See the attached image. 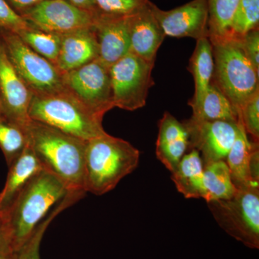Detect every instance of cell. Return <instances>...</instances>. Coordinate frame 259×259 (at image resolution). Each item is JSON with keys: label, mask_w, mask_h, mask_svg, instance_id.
<instances>
[{"label": "cell", "mask_w": 259, "mask_h": 259, "mask_svg": "<svg viewBox=\"0 0 259 259\" xmlns=\"http://www.w3.org/2000/svg\"><path fill=\"white\" fill-rule=\"evenodd\" d=\"M28 144L44 169L64 184L69 192L83 191L86 141L41 122L25 126Z\"/></svg>", "instance_id": "obj_1"}, {"label": "cell", "mask_w": 259, "mask_h": 259, "mask_svg": "<svg viewBox=\"0 0 259 259\" xmlns=\"http://www.w3.org/2000/svg\"><path fill=\"white\" fill-rule=\"evenodd\" d=\"M139 161L140 151L125 140L105 134L87 141L83 190L98 196L110 192Z\"/></svg>", "instance_id": "obj_2"}, {"label": "cell", "mask_w": 259, "mask_h": 259, "mask_svg": "<svg viewBox=\"0 0 259 259\" xmlns=\"http://www.w3.org/2000/svg\"><path fill=\"white\" fill-rule=\"evenodd\" d=\"M69 192L57 177L46 169L29 181L5 214L15 252L26 243L48 213Z\"/></svg>", "instance_id": "obj_3"}, {"label": "cell", "mask_w": 259, "mask_h": 259, "mask_svg": "<svg viewBox=\"0 0 259 259\" xmlns=\"http://www.w3.org/2000/svg\"><path fill=\"white\" fill-rule=\"evenodd\" d=\"M209 40L214 61L211 83L239 116L246 102L259 92V72L245 55L239 37L227 35Z\"/></svg>", "instance_id": "obj_4"}, {"label": "cell", "mask_w": 259, "mask_h": 259, "mask_svg": "<svg viewBox=\"0 0 259 259\" xmlns=\"http://www.w3.org/2000/svg\"><path fill=\"white\" fill-rule=\"evenodd\" d=\"M29 117L87 141L107 134L102 120L66 91L32 93Z\"/></svg>", "instance_id": "obj_5"}, {"label": "cell", "mask_w": 259, "mask_h": 259, "mask_svg": "<svg viewBox=\"0 0 259 259\" xmlns=\"http://www.w3.org/2000/svg\"><path fill=\"white\" fill-rule=\"evenodd\" d=\"M223 231L251 249L259 248V187L237 190L229 199L207 202Z\"/></svg>", "instance_id": "obj_6"}, {"label": "cell", "mask_w": 259, "mask_h": 259, "mask_svg": "<svg viewBox=\"0 0 259 259\" xmlns=\"http://www.w3.org/2000/svg\"><path fill=\"white\" fill-rule=\"evenodd\" d=\"M0 40L12 65L32 93H51L64 90V73L32 50L16 32L0 28Z\"/></svg>", "instance_id": "obj_7"}, {"label": "cell", "mask_w": 259, "mask_h": 259, "mask_svg": "<svg viewBox=\"0 0 259 259\" xmlns=\"http://www.w3.org/2000/svg\"><path fill=\"white\" fill-rule=\"evenodd\" d=\"M153 63L129 52L110 67L114 107L135 111L146 104L150 89L154 85Z\"/></svg>", "instance_id": "obj_8"}, {"label": "cell", "mask_w": 259, "mask_h": 259, "mask_svg": "<svg viewBox=\"0 0 259 259\" xmlns=\"http://www.w3.org/2000/svg\"><path fill=\"white\" fill-rule=\"evenodd\" d=\"M63 84L66 91L101 120L114 108L110 67L99 59L64 73Z\"/></svg>", "instance_id": "obj_9"}, {"label": "cell", "mask_w": 259, "mask_h": 259, "mask_svg": "<svg viewBox=\"0 0 259 259\" xmlns=\"http://www.w3.org/2000/svg\"><path fill=\"white\" fill-rule=\"evenodd\" d=\"M33 28L63 34L92 28L96 15L67 0H44L20 15Z\"/></svg>", "instance_id": "obj_10"}, {"label": "cell", "mask_w": 259, "mask_h": 259, "mask_svg": "<svg viewBox=\"0 0 259 259\" xmlns=\"http://www.w3.org/2000/svg\"><path fill=\"white\" fill-rule=\"evenodd\" d=\"M189 134V150L200 154L204 166L226 161L236 140L238 122L227 120L184 121Z\"/></svg>", "instance_id": "obj_11"}, {"label": "cell", "mask_w": 259, "mask_h": 259, "mask_svg": "<svg viewBox=\"0 0 259 259\" xmlns=\"http://www.w3.org/2000/svg\"><path fill=\"white\" fill-rule=\"evenodd\" d=\"M153 10L166 36L189 37L196 40L209 36L207 0H192L167 11L153 4Z\"/></svg>", "instance_id": "obj_12"}, {"label": "cell", "mask_w": 259, "mask_h": 259, "mask_svg": "<svg viewBox=\"0 0 259 259\" xmlns=\"http://www.w3.org/2000/svg\"><path fill=\"white\" fill-rule=\"evenodd\" d=\"M32 92L8 59L0 40V100L1 110L25 127L30 122L28 110Z\"/></svg>", "instance_id": "obj_13"}, {"label": "cell", "mask_w": 259, "mask_h": 259, "mask_svg": "<svg viewBox=\"0 0 259 259\" xmlns=\"http://www.w3.org/2000/svg\"><path fill=\"white\" fill-rule=\"evenodd\" d=\"M153 3L126 18L130 40V52L141 59L155 63L156 54L166 35L153 10Z\"/></svg>", "instance_id": "obj_14"}, {"label": "cell", "mask_w": 259, "mask_h": 259, "mask_svg": "<svg viewBox=\"0 0 259 259\" xmlns=\"http://www.w3.org/2000/svg\"><path fill=\"white\" fill-rule=\"evenodd\" d=\"M126 18L96 15L93 29L98 45V59L108 67L130 52Z\"/></svg>", "instance_id": "obj_15"}, {"label": "cell", "mask_w": 259, "mask_h": 259, "mask_svg": "<svg viewBox=\"0 0 259 259\" xmlns=\"http://www.w3.org/2000/svg\"><path fill=\"white\" fill-rule=\"evenodd\" d=\"M98 58V45L93 26L61 35L60 51L56 64L61 72L78 69Z\"/></svg>", "instance_id": "obj_16"}, {"label": "cell", "mask_w": 259, "mask_h": 259, "mask_svg": "<svg viewBox=\"0 0 259 259\" xmlns=\"http://www.w3.org/2000/svg\"><path fill=\"white\" fill-rule=\"evenodd\" d=\"M189 151V134L183 122L166 112L158 122L156 153L169 171H173Z\"/></svg>", "instance_id": "obj_17"}, {"label": "cell", "mask_w": 259, "mask_h": 259, "mask_svg": "<svg viewBox=\"0 0 259 259\" xmlns=\"http://www.w3.org/2000/svg\"><path fill=\"white\" fill-rule=\"evenodd\" d=\"M6 182L0 192V213L6 214L27 183L44 169L28 144L21 154L9 166Z\"/></svg>", "instance_id": "obj_18"}, {"label": "cell", "mask_w": 259, "mask_h": 259, "mask_svg": "<svg viewBox=\"0 0 259 259\" xmlns=\"http://www.w3.org/2000/svg\"><path fill=\"white\" fill-rule=\"evenodd\" d=\"M258 143L250 140L244 127L238 120L236 140L228 153L226 162L229 168L232 182L237 190L248 187H259L252 181L250 159L253 150Z\"/></svg>", "instance_id": "obj_19"}, {"label": "cell", "mask_w": 259, "mask_h": 259, "mask_svg": "<svg viewBox=\"0 0 259 259\" xmlns=\"http://www.w3.org/2000/svg\"><path fill=\"white\" fill-rule=\"evenodd\" d=\"M214 68L212 46L208 37L197 40L190 61L189 71L194 80V94L189 102L192 110L198 106L210 85Z\"/></svg>", "instance_id": "obj_20"}, {"label": "cell", "mask_w": 259, "mask_h": 259, "mask_svg": "<svg viewBox=\"0 0 259 259\" xmlns=\"http://www.w3.org/2000/svg\"><path fill=\"white\" fill-rule=\"evenodd\" d=\"M204 164L197 150L191 149L171 172V180L185 198H200Z\"/></svg>", "instance_id": "obj_21"}, {"label": "cell", "mask_w": 259, "mask_h": 259, "mask_svg": "<svg viewBox=\"0 0 259 259\" xmlns=\"http://www.w3.org/2000/svg\"><path fill=\"white\" fill-rule=\"evenodd\" d=\"M226 161H219L204 166L200 197L206 202L229 199L236 193Z\"/></svg>", "instance_id": "obj_22"}, {"label": "cell", "mask_w": 259, "mask_h": 259, "mask_svg": "<svg viewBox=\"0 0 259 259\" xmlns=\"http://www.w3.org/2000/svg\"><path fill=\"white\" fill-rule=\"evenodd\" d=\"M191 118L197 121L227 120L238 122V115L228 98L210 83L198 106L192 110Z\"/></svg>", "instance_id": "obj_23"}, {"label": "cell", "mask_w": 259, "mask_h": 259, "mask_svg": "<svg viewBox=\"0 0 259 259\" xmlns=\"http://www.w3.org/2000/svg\"><path fill=\"white\" fill-rule=\"evenodd\" d=\"M83 195L84 193L83 192L73 191L69 192L60 202H58L54 209H51L47 218L38 225L26 243L20 249L17 250L18 259H40V242L49 224L54 221L58 214H59V213L77 202Z\"/></svg>", "instance_id": "obj_24"}, {"label": "cell", "mask_w": 259, "mask_h": 259, "mask_svg": "<svg viewBox=\"0 0 259 259\" xmlns=\"http://www.w3.org/2000/svg\"><path fill=\"white\" fill-rule=\"evenodd\" d=\"M28 144L25 127L10 119L0 109V149L8 166L21 154Z\"/></svg>", "instance_id": "obj_25"}, {"label": "cell", "mask_w": 259, "mask_h": 259, "mask_svg": "<svg viewBox=\"0 0 259 259\" xmlns=\"http://www.w3.org/2000/svg\"><path fill=\"white\" fill-rule=\"evenodd\" d=\"M16 33L32 50L56 65L60 51V34L44 31L32 26L19 30Z\"/></svg>", "instance_id": "obj_26"}, {"label": "cell", "mask_w": 259, "mask_h": 259, "mask_svg": "<svg viewBox=\"0 0 259 259\" xmlns=\"http://www.w3.org/2000/svg\"><path fill=\"white\" fill-rule=\"evenodd\" d=\"M241 0H207L209 39L229 35L232 22Z\"/></svg>", "instance_id": "obj_27"}, {"label": "cell", "mask_w": 259, "mask_h": 259, "mask_svg": "<svg viewBox=\"0 0 259 259\" xmlns=\"http://www.w3.org/2000/svg\"><path fill=\"white\" fill-rule=\"evenodd\" d=\"M259 0H241L232 22L229 35L242 37L258 28Z\"/></svg>", "instance_id": "obj_28"}, {"label": "cell", "mask_w": 259, "mask_h": 259, "mask_svg": "<svg viewBox=\"0 0 259 259\" xmlns=\"http://www.w3.org/2000/svg\"><path fill=\"white\" fill-rule=\"evenodd\" d=\"M150 0H93V13L98 16L126 18L138 13Z\"/></svg>", "instance_id": "obj_29"}, {"label": "cell", "mask_w": 259, "mask_h": 259, "mask_svg": "<svg viewBox=\"0 0 259 259\" xmlns=\"http://www.w3.org/2000/svg\"><path fill=\"white\" fill-rule=\"evenodd\" d=\"M245 133L250 135L252 141H259V92L246 102L238 116Z\"/></svg>", "instance_id": "obj_30"}, {"label": "cell", "mask_w": 259, "mask_h": 259, "mask_svg": "<svg viewBox=\"0 0 259 259\" xmlns=\"http://www.w3.org/2000/svg\"><path fill=\"white\" fill-rule=\"evenodd\" d=\"M30 26L5 0H0V28L16 32Z\"/></svg>", "instance_id": "obj_31"}, {"label": "cell", "mask_w": 259, "mask_h": 259, "mask_svg": "<svg viewBox=\"0 0 259 259\" xmlns=\"http://www.w3.org/2000/svg\"><path fill=\"white\" fill-rule=\"evenodd\" d=\"M242 48L245 55L255 69L259 72V31L258 28L250 30L240 37Z\"/></svg>", "instance_id": "obj_32"}, {"label": "cell", "mask_w": 259, "mask_h": 259, "mask_svg": "<svg viewBox=\"0 0 259 259\" xmlns=\"http://www.w3.org/2000/svg\"><path fill=\"white\" fill-rule=\"evenodd\" d=\"M10 250H14L12 245L9 227L7 222L6 216L5 214L0 213V253Z\"/></svg>", "instance_id": "obj_33"}, {"label": "cell", "mask_w": 259, "mask_h": 259, "mask_svg": "<svg viewBox=\"0 0 259 259\" xmlns=\"http://www.w3.org/2000/svg\"><path fill=\"white\" fill-rule=\"evenodd\" d=\"M5 1L15 13L20 15L23 14L24 12L31 9L44 0H5Z\"/></svg>", "instance_id": "obj_34"}, {"label": "cell", "mask_w": 259, "mask_h": 259, "mask_svg": "<svg viewBox=\"0 0 259 259\" xmlns=\"http://www.w3.org/2000/svg\"><path fill=\"white\" fill-rule=\"evenodd\" d=\"M69 3H72L73 5L79 7L82 9L89 10V11L93 12L94 10L93 0H67Z\"/></svg>", "instance_id": "obj_35"}, {"label": "cell", "mask_w": 259, "mask_h": 259, "mask_svg": "<svg viewBox=\"0 0 259 259\" xmlns=\"http://www.w3.org/2000/svg\"><path fill=\"white\" fill-rule=\"evenodd\" d=\"M0 259H18V257H17L16 252L14 250H10V251L1 252Z\"/></svg>", "instance_id": "obj_36"}, {"label": "cell", "mask_w": 259, "mask_h": 259, "mask_svg": "<svg viewBox=\"0 0 259 259\" xmlns=\"http://www.w3.org/2000/svg\"><path fill=\"white\" fill-rule=\"evenodd\" d=\"M2 105H1V100H0V109H1Z\"/></svg>", "instance_id": "obj_37"}]
</instances>
